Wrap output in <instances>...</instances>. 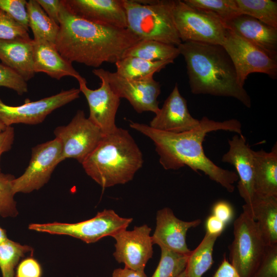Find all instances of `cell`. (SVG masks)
I'll use <instances>...</instances> for the list:
<instances>
[{
  "instance_id": "8d00e7d4",
  "label": "cell",
  "mask_w": 277,
  "mask_h": 277,
  "mask_svg": "<svg viewBox=\"0 0 277 277\" xmlns=\"http://www.w3.org/2000/svg\"><path fill=\"white\" fill-rule=\"evenodd\" d=\"M27 4L25 0H0V9L28 30Z\"/></svg>"
},
{
  "instance_id": "7402d4cb",
  "label": "cell",
  "mask_w": 277,
  "mask_h": 277,
  "mask_svg": "<svg viewBox=\"0 0 277 277\" xmlns=\"http://www.w3.org/2000/svg\"><path fill=\"white\" fill-rule=\"evenodd\" d=\"M255 195L277 197V145L270 152L252 150Z\"/></svg>"
},
{
  "instance_id": "d6986e66",
  "label": "cell",
  "mask_w": 277,
  "mask_h": 277,
  "mask_svg": "<svg viewBox=\"0 0 277 277\" xmlns=\"http://www.w3.org/2000/svg\"><path fill=\"white\" fill-rule=\"evenodd\" d=\"M229 149L222 161L233 165L239 177L238 189L246 204H250L255 197L253 188L252 150L243 134H235L228 140Z\"/></svg>"
},
{
  "instance_id": "484cf974",
  "label": "cell",
  "mask_w": 277,
  "mask_h": 277,
  "mask_svg": "<svg viewBox=\"0 0 277 277\" xmlns=\"http://www.w3.org/2000/svg\"><path fill=\"white\" fill-rule=\"evenodd\" d=\"M180 55L177 46L154 40L141 39L127 49L122 57L133 56L151 62H174Z\"/></svg>"
},
{
  "instance_id": "c3c4849f",
  "label": "cell",
  "mask_w": 277,
  "mask_h": 277,
  "mask_svg": "<svg viewBox=\"0 0 277 277\" xmlns=\"http://www.w3.org/2000/svg\"><path fill=\"white\" fill-rule=\"evenodd\" d=\"M2 11V10H1V9H0V14H1V13Z\"/></svg>"
},
{
  "instance_id": "44dd1931",
  "label": "cell",
  "mask_w": 277,
  "mask_h": 277,
  "mask_svg": "<svg viewBox=\"0 0 277 277\" xmlns=\"http://www.w3.org/2000/svg\"><path fill=\"white\" fill-rule=\"evenodd\" d=\"M33 48L35 73H45L57 80L65 76H71L77 80L82 77L72 63L59 53L54 45L46 41L33 39Z\"/></svg>"
},
{
  "instance_id": "bcb514c9",
  "label": "cell",
  "mask_w": 277,
  "mask_h": 277,
  "mask_svg": "<svg viewBox=\"0 0 277 277\" xmlns=\"http://www.w3.org/2000/svg\"><path fill=\"white\" fill-rule=\"evenodd\" d=\"M7 127L0 120V133L4 131Z\"/></svg>"
},
{
  "instance_id": "4fadbf2b",
  "label": "cell",
  "mask_w": 277,
  "mask_h": 277,
  "mask_svg": "<svg viewBox=\"0 0 277 277\" xmlns=\"http://www.w3.org/2000/svg\"><path fill=\"white\" fill-rule=\"evenodd\" d=\"M92 73L104 77L113 92L120 98L126 99L137 113L150 111L156 114L159 111L157 97L161 93V85L154 78L132 80L103 68L94 69Z\"/></svg>"
},
{
  "instance_id": "9c48e42d",
  "label": "cell",
  "mask_w": 277,
  "mask_h": 277,
  "mask_svg": "<svg viewBox=\"0 0 277 277\" xmlns=\"http://www.w3.org/2000/svg\"><path fill=\"white\" fill-rule=\"evenodd\" d=\"M54 134L62 144L61 163L73 159L81 164L94 150L103 138L101 130L78 110L66 126L56 127Z\"/></svg>"
},
{
  "instance_id": "8fae6325",
  "label": "cell",
  "mask_w": 277,
  "mask_h": 277,
  "mask_svg": "<svg viewBox=\"0 0 277 277\" xmlns=\"http://www.w3.org/2000/svg\"><path fill=\"white\" fill-rule=\"evenodd\" d=\"M62 149L61 142L56 137L33 147L28 167L20 176L13 180L14 193H30L47 183L61 163Z\"/></svg>"
},
{
  "instance_id": "52a82bcc",
  "label": "cell",
  "mask_w": 277,
  "mask_h": 277,
  "mask_svg": "<svg viewBox=\"0 0 277 277\" xmlns=\"http://www.w3.org/2000/svg\"><path fill=\"white\" fill-rule=\"evenodd\" d=\"M174 24L182 42L222 45L228 29L213 13L195 8L183 1L175 0L173 9Z\"/></svg>"
},
{
  "instance_id": "603a6c76",
  "label": "cell",
  "mask_w": 277,
  "mask_h": 277,
  "mask_svg": "<svg viewBox=\"0 0 277 277\" xmlns=\"http://www.w3.org/2000/svg\"><path fill=\"white\" fill-rule=\"evenodd\" d=\"M0 60L26 81L35 75L33 66V39L18 38L0 40Z\"/></svg>"
},
{
  "instance_id": "4316f807",
  "label": "cell",
  "mask_w": 277,
  "mask_h": 277,
  "mask_svg": "<svg viewBox=\"0 0 277 277\" xmlns=\"http://www.w3.org/2000/svg\"><path fill=\"white\" fill-rule=\"evenodd\" d=\"M27 10L33 39L46 41L54 45L59 25L47 15L36 0L27 2Z\"/></svg>"
},
{
  "instance_id": "83f0119b",
  "label": "cell",
  "mask_w": 277,
  "mask_h": 277,
  "mask_svg": "<svg viewBox=\"0 0 277 277\" xmlns=\"http://www.w3.org/2000/svg\"><path fill=\"white\" fill-rule=\"evenodd\" d=\"M219 236L206 232L200 244L188 255L186 277H202L213 263V251Z\"/></svg>"
},
{
  "instance_id": "b9f144b4",
  "label": "cell",
  "mask_w": 277,
  "mask_h": 277,
  "mask_svg": "<svg viewBox=\"0 0 277 277\" xmlns=\"http://www.w3.org/2000/svg\"><path fill=\"white\" fill-rule=\"evenodd\" d=\"M225 225L224 223L212 215L208 217L206 221V232L219 236L223 231Z\"/></svg>"
},
{
  "instance_id": "5b68a950",
  "label": "cell",
  "mask_w": 277,
  "mask_h": 277,
  "mask_svg": "<svg viewBox=\"0 0 277 277\" xmlns=\"http://www.w3.org/2000/svg\"><path fill=\"white\" fill-rule=\"evenodd\" d=\"M175 0H124L127 29L140 39L175 46L180 39L173 19Z\"/></svg>"
},
{
  "instance_id": "74e56055",
  "label": "cell",
  "mask_w": 277,
  "mask_h": 277,
  "mask_svg": "<svg viewBox=\"0 0 277 277\" xmlns=\"http://www.w3.org/2000/svg\"><path fill=\"white\" fill-rule=\"evenodd\" d=\"M42 275V267L32 257L22 260L16 268L15 277H41Z\"/></svg>"
},
{
  "instance_id": "ab89813d",
  "label": "cell",
  "mask_w": 277,
  "mask_h": 277,
  "mask_svg": "<svg viewBox=\"0 0 277 277\" xmlns=\"http://www.w3.org/2000/svg\"><path fill=\"white\" fill-rule=\"evenodd\" d=\"M213 215L225 224L230 222L233 217V211L228 202L221 201L216 203L212 209Z\"/></svg>"
},
{
  "instance_id": "e575fe53",
  "label": "cell",
  "mask_w": 277,
  "mask_h": 277,
  "mask_svg": "<svg viewBox=\"0 0 277 277\" xmlns=\"http://www.w3.org/2000/svg\"><path fill=\"white\" fill-rule=\"evenodd\" d=\"M0 86L11 89L19 95L28 92L27 81L15 71L0 63Z\"/></svg>"
},
{
  "instance_id": "e0dca14e",
  "label": "cell",
  "mask_w": 277,
  "mask_h": 277,
  "mask_svg": "<svg viewBox=\"0 0 277 277\" xmlns=\"http://www.w3.org/2000/svg\"><path fill=\"white\" fill-rule=\"evenodd\" d=\"M201 222L200 219L182 221L174 215L170 208H162L156 213V227L151 236L153 244L180 254L189 255L191 250L186 243L187 231L198 226Z\"/></svg>"
},
{
  "instance_id": "2e32d148",
  "label": "cell",
  "mask_w": 277,
  "mask_h": 277,
  "mask_svg": "<svg viewBox=\"0 0 277 277\" xmlns=\"http://www.w3.org/2000/svg\"><path fill=\"white\" fill-rule=\"evenodd\" d=\"M73 15L106 26L127 29L124 0H62Z\"/></svg>"
},
{
  "instance_id": "d4e9b609",
  "label": "cell",
  "mask_w": 277,
  "mask_h": 277,
  "mask_svg": "<svg viewBox=\"0 0 277 277\" xmlns=\"http://www.w3.org/2000/svg\"><path fill=\"white\" fill-rule=\"evenodd\" d=\"M174 62H151L133 56L123 57L115 63L116 72L120 76L130 80L144 81L153 78L155 73L159 72L167 65Z\"/></svg>"
},
{
  "instance_id": "5bb4252c",
  "label": "cell",
  "mask_w": 277,
  "mask_h": 277,
  "mask_svg": "<svg viewBox=\"0 0 277 277\" xmlns=\"http://www.w3.org/2000/svg\"><path fill=\"white\" fill-rule=\"evenodd\" d=\"M101 80L100 87L93 90L87 86L82 76L77 81L79 89L86 97L89 108V120L101 130L103 135L113 132L117 128L115 116L120 104V98L113 92L106 79L96 75Z\"/></svg>"
},
{
  "instance_id": "277c9868",
  "label": "cell",
  "mask_w": 277,
  "mask_h": 277,
  "mask_svg": "<svg viewBox=\"0 0 277 277\" xmlns=\"http://www.w3.org/2000/svg\"><path fill=\"white\" fill-rule=\"evenodd\" d=\"M143 163V154L132 136L117 127L104 135L82 165L88 176L106 188L131 181Z\"/></svg>"
},
{
  "instance_id": "836d02e7",
  "label": "cell",
  "mask_w": 277,
  "mask_h": 277,
  "mask_svg": "<svg viewBox=\"0 0 277 277\" xmlns=\"http://www.w3.org/2000/svg\"><path fill=\"white\" fill-rule=\"evenodd\" d=\"M30 38L28 30L2 10L0 14V40Z\"/></svg>"
},
{
  "instance_id": "f6af8a7d",
  "label": "cell",
  "mask_w": 277,
  "mask_h": 277,
  "mask_svg": "<svg viewBox=\"0 0 277 277\" xmlns=\"http://www.w3.org/2000/svg\"><path fill=\"white\" fill-rule=\"evenodd\" d=\"M8 239L6 231L0 227V244Z\"/></svg>"
},
{
  "instance_id": "3957f363",
  "label": "cell",
  "mask_w": 277,
  "mask_h": 277,
  "mask_svg": "<svg viewBox=\"0 0 277 277\" xmlns=\"http://www.w3.org/2000/svg\"><path fill=\"white\" fill-rule=\"evenodd\" d=\"M177 47L186 64L192 93L231 97L251 107L250 96L239 84L233 63L222 45L182 42Z\"/></svg>"
},
{
  "instance_id": "f1b7e54d",
  "label": "cell",
  "mask_w": 277,
  "mask_h": 277,
  "mask_svg": "<svg viewBox=\"0 0 277 277\" xmlns=\"http://www.w3.org/2000/svg\"><path fill=\"white\" fill-rule=\"evenodd\" d=\"M241 14L277 28V2L272 0H235Z\"/></svg>"
},
{
  "instance_id": "1f68e13d",
  "label": "cell",
  "mask_w": 277,
  "mask_h": 277,
  "mask_svg": "<svg viewBox=\"0 0 277 277\" xmlns=\"http://www.w3.org/2000/svg\"><path fill=\"white\" fill-rule=\"evenodd\" d=\"M189 6L211 12L225 23L241 15L235 0H184Z\"/></svg>"
},
{
  "instance_id": "4dcf8cb0",
  "label": "cell",
  "mask_w": 277,
  "mask_h": 277,
  "mask_svg": "<svg viewBox=\"0 0 277 277\" xmlns=\"http://www.w3.org/2000/svg\"><path fill=\"white\" fill-rule=\"evenodd\" d=\"M161 249L160 260L151 277H177L185 270L189 255Z\"/></svg>"
},
{
  "instance_id": "7bdbcfd3",
  "label": "cell",
  "mask_w": 277,
  "mask_h": 277,
  "mask_svg": "<svg viewBox=\"0 0 277 277\" xmlns=\"http://www.w3.org/2000/svg\"><path fill=\"white\" fill-rule=\"evenodd\" d=\"M213 277H241L236 269L224 258Z\"/></svg>"
},
{
  "instance_id": "7c38bea8",
  "label": "cell",
  "mask_w": 277,
  "mask_h": 277,
  "mask_svg": "<svg viewBox=\"0 0 277 277\" xmlns=\"http://www.w3.org/2000/svg\"><path fill=\"white\" fill-rule=\"evenodd\" d=\"M80 92L79 88H73L36 101L27 98L24 104L14 106L0 99V120L7 127L15 124H39L54 110L78 98Z\"/></svg>"
},
{
  "instance_id": "d6a6232c",
  "label": "cell",
  "mask_w": 277,
  "mask_h": 277,
  "mask_svg": "<svg viewBox=\"0 0 277 277\" xmlns=\"http://www.w3.org/2000/svg\"><path fill=\"white\" fill-rule=\"evenodd\" d=\"M15 178L11 174L0 172V215L3 217H14L18 214L12 186Z\"/></svg>"
},
{
  "instance_id": "d590c367",
  "label": "cell",
  "mask_w": 277,
  "mask_h": 277,
  "mask_svg": "<svg viewBox=\"0 0 277 277\" xmlns=\"http://www.w3.org/2000/svg\"><path fill=\"white\" fill-rule=\"evenodd\" d=\"M251 277H277V244L267 246L264 254Z\"/></svg>"
},
{
  "instance_id": "9a60e30c",
  "label": "cell",
  "mask_w": 277,
  "mask_h": 277,
  "mask_svg": "<svg viewBox=\"0 0 277 277\" xmlns=\"http://www.w3.org/2000/svg\"><path fill=\"white\" fill-rule=\"evenodd\" d=\"M151 231L148 225H143L130 231L125 229L113 236L116 243L113 255L116 261L132 270L144 271L153 254Z\"/></svg>"
},
{
  "instance_id": "6da1fadb",
  "label": "cell",
  "mask_w": 277,
  "mask_h": 277,
  "mask_svg": "<svg viewBox=\"0 0 277 277\" xmlns=\"http://www.w3.org/2000/svg\"><path fill=\"white\" fill-rule=\"evenodd\" d=\"M129 126L151 140L166 170H178L187 166L196 172H203L209 178L232 192L239 180L235 172L223 169L205 154L203 143L207 134L224 130L242 134V124L236 119L215 121L204 116L197 127L190 131L175 133L157 130L149 125L131 122Z\"/></svg>"
},
{
  "instance_id": "f546056e",
  "label": "cell",
  "mask_w": 277,
  "mask_h": 277,
  "mask_svg": "<svg viewBox=\"0 0 277 277\" xmlns=\"http://www.w3.org/2000/svg\"><path fill=\"white\" fill-rule=\"evenodd\" d=\"M33 248L7 239L0 244V269L2 277H14V268L21 258Z\"/></svg>"
},
{
  "instance_id": "ac0fdd59",
  "label": "cell",
  "mask_w": 277,
  "mask_h": 277,
  "mask_svg": "<svg viewBox=\"0 0 277 277\" xmlns=\"http://www.w3.org/2000/svg\"><path fill=\"white\" fill-rule=\"evenodd\" d=\"M199 124L200 120L190 114L187 101L181 95L178 85L175 84L149 126L157 130L179 133L192 130Z\"/></svg>"
},
{
  "instance_id": "ba28073f",
  "label": "cell",
  "mask_w": 277,
  "mask_h": 277,
  "mask_svg": "<svg viewBox=\"0 0 277 277\" xmlns=\"http://www.w3.org/2000/svg\"><path fill=\"white\" fill-rule=\"evenodd\" d=\"M132 220V218L119 216L112 209H104L93 218L80 222L33 223L29 225V229L51 234L69 235L89 244L107 236L113 237L126 229Z\"/></svg>"
},
{
  "instance_id": "7a4b0ae2",
  "label": "cell",
  "mask_w": 277,
  "mask_h": 277,
  "mask_svg": "<svg viewBox=\"0 0 277 277\" xmlns=\"http://www.w3.org/2000/svg\"><path fill=\"white\" fill-rule=\"evenodd\" d=\"M140 40L127 29L100 25L75 16L63 4L54 46L69 62L96 69L104 63L115 64Z\"/></svg>"
},
{
  "instance_id": "60d3db41",
  "label": "cell",
  "mask_w": 277,
  "mask_h": 277,
  "mask_svg": "<svg viewBox=\"0 0 277 277\" xmlns=\"http://www.w3.org/2000/svg\"><path fill=\"white\" fill-rule=\"evenodd\" d=\"M14 135V129L12 126L7 127L4 131L0 133V160L2 154L11 149ZM1 170L0 167V172Z\"/></svg>"
},
{
  "instance_id": "f35d334b",
  "label": "cell",
  "mask_w": 277,
  "mask_h": 277,
  "mask_svg": "<svg viewBox=\"0 0 277 277\" xmlns=\"http://www.w3.org/2000/svg\"><path fill=\"white\" fill-rule=\"evenodd\" d=\"M47 15L59 25L62 0H36Z\"/></svg>"
},
{
  "instance_id": "ee69618b",
  "label": "cell",
  "mask_w": 277,
  "mask_h": 277,
  "mask_svg": "<svg viewBox=\"0 0 277 277\" xmlns=\"http://www.w3.org/2000/svg\"><path fill=\"white\" fill-rule=\"evenodd\" d=\"M112 277H147L144 271H136L127 267L113 270Z\"/></svg>"
},
{
  "instance_id": "7dc6e473",
  "label": "cell",
  "mask_w": 277,
  "mask_h": 277,
  "mask_svg": "<svg viewBox=\"0 0 277 277\" xmlns=\"http://www.w3.org/2000/svg\"><path fill=\"white\" fill-rule=\"evenodd\" d=\"M177 277H186L185 271L182 272Z\"/></svg>"
},
{
  "instance_id": "8992f818",
  "label": "cell",
  "mask_w": 277,
  "mask_h": 277,
  "mask_svg": "<svg viewBox=\"0 0 277 277\" xmlns=\"http://www.w3.org/2000/svg\"><path fill=\"white\" fill-rule=\"evenodd\" d=\"M243 210L233 223L229 260L241 277H251L267 245L256 221L246 209Z\"/></svg>"
},
{
  "instance_id": "cb8c5ba5",
  "label": "cell",
  "mask_w": 277,
  "mask_h": 277,
  "mask_svg": "<svg viewBox=\"0 0 277 277\" xmlns=\"http://www.w3.org/2000/svg\"><path fill=\"white\" fill-rule=\"evenodd\" d=\"M246 209L256 221L267 245L277 244V197L255 196Z\"/></svg>"
},
{
  "instance_id": "30bf717a",
  "label": "cell",
  "mask_w": 277,
  "mask_h": 277,
  "mask_svg": "<svg viewBox=\"0 0 277 277\" xmlns=\"http://www.w3.org/2000/svg\"><path fill=\"white\" fill-rule=\"evenodd\" d=\"M222 46L234 66L239 84L244 87L248 76L252 73L277 77V61L234 32L228 29Z\"/></svg>"
},
{
  "instance_id": "ffe728a7",
  "label": "cell",
  "mask_w": 277,
  "mask_h": 277,
  "mask_svg": "<svg viewBox=\"0 0 277 277\" xmlns=\"http://www.w3.org/2000/svg\"><path fill=\"white\" fill-rule=\"evenodd\" d=\"M226 28L277 61V28L245 14L224 23Z\"/></svg>"
}]
</instances>
